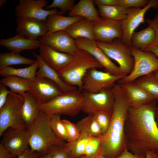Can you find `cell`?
<instances>
[{
	"label": "cell",
	"instance_id": "obj_14",
	"mask_svg": "<svg viewBox=\"0 0 158 158\" xmlns=\"http://www.w3.org/2000/svg\"><path fill=\"white\" fill-rule=\"evenodd\" d=\"M158 7V0H150L147 5L142 8H132L127 18L121 21L123 32L122 42L131 47V38L135 30L144 23V16L147 11L151 8Z\"/></svg>",
	"mask_w": 158,
	"mask_h": 158
},
{
	"label": "cell",
	"instance_id": "obj_47",
	"mask_svg": "<svg viewBox=\"0 0 158 158\" xmlns=\"http://www.w3.org/2000/svg\"><path fill=\"white\" fill-rule=\"evenodd\" d=\"M0 158H13L8 151L0 144Z\"/></svg>",
	"mask_w": 158,
	"mask_h": 158
},
{
	"label": "cell",
	"instance_id": "obj_10",
	"mask_svg": "<svg viewBox=\"0 0 158 158\" xmlns=\"http://www.w3.org/2000/svg\"><path fill=\"white\" fill-rule=\"evenodd\" d=\"M83 101L82 111L88 115L100 111L112 112L115 97L112 88L97 93L82 91Z\"/></svg>",
	"mask_w": 158,
	"mask_h": 158
},
{
	"label": "cell",
	"instance_id": "obj_32",
	"mask_svg": "<svg viewBox=\"0 0 158 158\" xmlns=\"http://www.w3.org/2000/svg\"><path fill=\"white\" fill-rule=\"evenodd\" d=\"M89 136L87 133L82 132L79 136L74 141L64 143V147L69 152L72 158H78L84 155Z\"/></svg>",
	"mask_w": 158,
	"mask_h": 158
},
{
	"label": "cell",
	"instance_id": "obj_18",
	"mask_svg": "<svg viewBox=\"0 0 158 158\" xmlns=\"http://www.w3.org/2000/svg\"><path fill=\"white\" fill-rule=\"evenodd\" d=\"M17 35L30 40H37L47 35L48 30L45 22L33 18L17 17Z\"/></svg>",
	"mask_w": 158,
	"mask_h": 158
},
{
	"label": "cell",
	"instance_id": "obj_5",
	"mask_svg": "<svg viewBox=\"0 0 158 158\" xmlns=\"http://www.w3.org/2000/svg\"><path fill=\"white\" fill-rule=\"evenodd\" d=\"M82 92L78 90L63 92L48 102L41 104L40 110L50 115L56 114L74 117L82 111Z\"/></svg>",
	"mask_w": 158,
	"mask_h": 158
},
{
	"label": "cell",
	"instance_id": "obj_6",
	"mask_svg": "<svg viewBox=\"0 0 158 158\" xmlns=\"http://www.w3.org/2000/svg\"><path fill=\"white\" fill-rule=\"evenodd\" d=\"M23 95L11 93L0 108V136L9 128L25 129L20 110L23 101Z\"/></svg>",
	"mask_w": 158,
	"mask_h": 158
},
{
	"label": "cell",
	"instance_id": "obj_48",
	"mask_svg": "<svg viewBox=\"0 0 158 158\" xmlns=\"http://www.w3.org/2000/svg\"><path fill=\"white\" fill-rule=\"evenodd\" d=\"M145 51L153 53L158 58V47L155 46H151L148 48Z\"/></svg>",
	"mask_w": 158,
	"mask_h": 158
},
{
	"label": "cell",
	"instance_id": "obj_30",
	"mask_svg": "<svg viewBox=\"0 0 158 158\" xmlns=\"http://www.w3.org/2000/svg\"><path fill=\"white\" fill-rule=\"evenodd\" d=\"M32 81L16 76L4 77L0 80V83L9 88L12 93L23 95L30 89Z\"/></svg>",
	"mask_w": 158,
	"mask_h": 158
},
{
	"label": "cell",
	"instance_id": "obj_54",
	"mask_svg": "<svg viewBox=\"0 0 158 158\" xmlns=\"http://www.w3.org/2000/svg\"><path fill=\"white\" fill-rule=\"evenodd\" d=\"M6 2H7L6 0H0V7L1 8Z\"/></svg>",
	"mask_w": 158,
	"mask_h": 158
},
{
	"label": "cell",
	"instance_id": "obj_41",
	"mask_svg": "<svg viewBox=\"0 0 158 158\" xmlns=\"http://www.w3.org/2000/svg\"><path fill=\"white\" fill-rule=\"evenodd\" d=\"M147 0H118L117 5L126 8H141L148 3Z\"/></svg>",
	"mask_w": 158,
	"mask_h": 158
},
{
	"label": "cell",
	"instance_id": "obj_51",
	"mask_svg": "<svg viewBox=\"0 0 158 158\" xmlns=\"http://www.w3.org/2000/svg\"><path fill=\"white\" fill-rule=\"evenodd\" d=\"M157 106L155 113V119L158 126V98L156 99Z\"/></svg>",
	"mask_w": 158,
	"mask_h": 158
},
{
	"label": "cell",
	"instance_id": "obj_20",
	"mask_svg": "<svg viewBox=\"0 0 158 158\" xmlns=\"http://www.w3.org/2000/svg\"><path fill=\"white\" fill-rule=\"evenodd\" d=\"M23 96L24 100L20 108V115L26 128L29 129L38 115L41 104L28 91Z\"/></svg>",
	"mask_w": 158,
	"mask_h": 158
},
{
	"label": "cell",
	"instance_id": "obj_39",
	"mask_svg": "<svg viewBox=\"0 0 158 158\" xmlns=\"http://www.w3.org/2000/svg\"><path fill=\"white\" fill-rule=\"evenodd\" d=\"M62 120L68 134L69 138L68 142H72L77 139L79 136L80 133L76 124L67 119Z\"/></svg>",
	"mask_w": 158,
	"mask_h": 158
},
{
	"label": "cell",
	"instance_id": "obj_52",
	"mask_svg": "<svg viewBox=\"0 0 158 158\" xmlns=\"http://www.w3.org/2000/svg\"><path fill=\"white\" fill-rule=\"evenodd\" d=\"M153 73L155 78L158 81V70L155 71Z\"/></svg>",
	"mask_w": 158,
	"mask_h": 158
},
{
	"label": "cell",
	"instance_id": "obj_28",
	"mask_svg": "<svg viewBox=\"0 0 158 158\" xmlns=\"http://www.w3.org/2000/svg\"><path fill=\"white\" fill-rule=\"evenodd\" d=\"M97 6L98 13L101 17L120 22L127 18L132 8L118 5Z\"/></svg>",
	"mask_w": 158,
	"mask_h": 158
},
{
	"label": "cell",
	"instance_id": "obj_44",
	"mask_svg": "<svg viewBox=\"0 0 158 158\" xmlns=\"http://www.w3.org/2000/svg\"><path fill=\"white\" fill-rule=\"evenodd\" d=\"M41 155L40 153L29 148L16 158H39Z\"/></svg>",
	"mask_w": 158,
	"mask_h": 158
},
{
	"label": "cell",
	"instance_id": "obj_24",
	"mask_svg": "<svg viewBox=\"0 0 158 158\" xmlns=\"http://www.w3.org/2000/svg\"><path fill=\"white\" fill-rule=\"evenodd\" d=\"M79 16H66L58 13L49 15L45 22L48 32L46 35L54 33L64 31L74 23L83 18Z\"/></svg>",
	"mask_w": 158,
	"mask_h": 158
},
{
	"label": "cell",
	"instance_id": "obj_22",
	"mask_svg": "<svg viewBox=\"0 0 158 158\" xmlns=\"http://www.w3.org/2000/svg\"><path fill=\"white\" fill-rule=\"evenodd\" d=\"M39 62L38 70L36 76L44 77L52 81L56 84L63 92L78 90L77 87L70 86L66 83L60 77L57 71L47 65L39 55L32 52Z\"/></svg>",
	"mask_w": 158,
	"mask_h": 158
},
{
	"label": "cell",
	"instance_id": "obj_43",
	"mask_svg": "<svg viewBox=\"0 0 158 158\" xmlns=\"http://www.w3.org/2000/svg\"><path fill=\"white\" fill-rule=\"evenodd\" d=\"M12 93L6 87V86L0 84V108L6 102L9 95Z\"/></svg>",
	"mask_w": 158,
	"mask_h": 158
},
{
	"label": "cell",
	"instance_id": "obj_55",
	"mask_svg": "<svg viewBox=\"0 0 158 158\" xmlns=\"http://www.w3.org/2000/svg\"><path fill=\"white\" fill-rule=\"evenodd\" d=\"M156 158H158V155L157 156V157Z\"/></svg>",
	"mask_w": 158,
	"mask_h": 158
},
{
	"label": "cell",
	"instance_id": "obj_42",
	"mask_svg": "<svg viewBox=\"0 0 158 158\" xmlns=\"http://www.w3.org/2000/svg\"><path fill=\"white\" fill-rule=\"evenodd\" d=\"M146 22L148 26L152 28L155 32V37L153 46L158 47V14L153 19H147Z\"/></svg>",
	"mask_w": 158,
	"mask_h": 158
},
{
	"label": "cell",
	"instance_id": "obj_7",
	"mask_svg": "<svg viewBox=\"0 0 158 158\" xmlns=\"http://www.w3.org/2000/svg\"><path fill=\"white\" fill-rule=\"evenodd\" d=\"M134 59L132 70L117 83L121 84L134 81L137 79L158 70V58L153 53L131 47Z\"/></svg>",
	"mask_w": 158,
	"mask_h": 158
},
{
	"label": "cell",
	"instance_id": "obj_17",
	"mask_svg": "<svg viewBox=\"0 0 158 158\" xmlns=\"http://www.w3.org/2000/svg\"><path fill=\"white\" fill-rule=\"evenodd\" d=\"M41 43L46 45L57 51L73 54L78 49L73 39L65 31L54 33L50 35L39 37Z\"/></svg>",
	"mask_w": 158,
	"mask_h": 158
},
{
	"label": "cell",
	"instance_id": "obj_34",
	"mask_svg": "<svg viewBox=\"0 0 158 158\" xmlns=\"http://www.w3.org/2000/svg\"><path fill=\"white\" fill-rule=\"evenodd\" d=\"M134 82L155 99L158 98V81L155 78L153 73L140 77Z\"/></svg>",
	"mask_w": 158,
	"mask_h": 158
},
{
	"label": "cell",
	"instance_id": "obj_13",
	"mask_svg": "<svg viewBox=\"0 0 158 158\" xmlns=\"http://www.w3.org/2000/svg\"><path fill=\"white\" fill-rule=\"evenodd\" d=\"M92 28L96 41L109 43L116 38L122 39L123 32L120 21L100 17L93 22Z\"/></svg>",
	"mask_w": 158,
	"mask_h": 158
},
{
	"label": "cell",
	"instance_id": "obj_15",
	"mask_svg": "<svg viewBox=\"0 0 158 158\" xmlns=\"http://www.w3.org/2000/svg\"><path fill=\"white\" fill-rule=\"evenodd\" d=\"M75 41L78 48L90 54L101 64L105 71L116 75L125 74L120 67L114 63L98 47L96 41L79 38Z\"/></svg>",
	"mask_w": 158,
	"mask_h": 158
},
{
	"label": "cell",
	"instance_id": "obj_11",
	"mask_svg": "<svg viewBox=\"0 0 158 158\" xmlns=\"http://www.w3.org/2000/svg\"><path fill=\"white\" fill-rule=\"evenodd\" d=\"M30 136L29 129L9 128L1 136L0 144L16 158L29 148Z\"/></svg>",
	"mask_w": 158,
	"mask_h": 158
},
{
	"label": "cell",
	"instance_id": "obj_9",
	"mask_svg": "<svg viewBox=\"0 0 158 158\" xmlns=\"http://www.w3.org/2000/svg\"><path fill=\"white\" fill-rule=\"evenodd\" d=\"M127 75H116L93 68L89 69L83 79V90L97 93L111 88Z\"/></svg>",
	"mask_w": 158,
	"mask_h": 158
},
{
	"label": "cell",
	"instance_id": "obj_23",
	"mask_svg": "<svg viewBox=\"0 0 158 158\" xmlns=\"http://www.w3.org/2000/svg\"><path fill=\"white\" fill-rule=\"evenodd\" d=\"M40 44L38 40H30L17 35L16 36L0 40V45L14 53H19L26 50L39 48Z\"/></svg>",
	"mask_w": 158,
	"mask_h": 158
},
{
	"label": "cell",
	"instance_id": "obj_49",
	"mask_svg": "<svg viewBox=\"0 0 158 158\" xmlns=\"http://www.w3.org/2000/svg\"><path fill=\"white\" fill-rule=\"evenodd\" d=\"M158 155L157 153L153 151H150L147 153L145 158H156Z\"/></svg>",
	"mask_w": 158,
	"mask_h": 158
},
{
	"label": "cell",
	"instance_id": "obj_2",
	"mask_svg": "<svg viewBox=\"0 0 158 158\" xmlns=\"http://www.w3.org/2000/svg\"><path fill=\"white\" fill-rule=\"evenodd\" d=\"M112 89L114 104L110 124L102 138L99 152L107 158H116L126 149L124 126L129 107L128 97L121 85L116 83Z\"/></svg>",
	"mask_w": 158,
	"mask_h": 158
},
{
	"label": "cell",
	"instance_id": "obj_12",
	"mask_svg": "<svg viewBox=\"0 0 158 158\" xmlns=\"http://www.w3.org/2000/svg\"><path fill=\"white\" fill-rule=\"evenodd\" d=\"M19 4L16 6L15 16L37 19L45 22L50 15L58 13L57 8L50 10L43 9L47 6L48 1L46 0H19Z\"/></svg>",
	"mask_w": 158,
	"mask_h": 158
},
{
	"label": "cell",
	"instance_id": "obj_19",
	"mask_svg": "<svg viewBox=\"0 0 158 158\" xmlns=\"http://www.w3.org/2000/svg\"><path fill=\"white\" fill-rule=\"evenodd\" d=\"M39 51L43 61L57 72L66 67L72 59V55L57 51L41 43Z\"/></svg>",
	"mask_w": 158,
	"mask_h": 158
},
{
	"label": "cell",
	"instance_id": "obj_36",
	"mask_svg": "<svg viewBox=\"0 0 158 158\" xmlns=\"http://www.w3.org/2000/svg\"><path fill=\"white\" fill-rule=\"evenodd\" d=\"M102 137L89 136L86 144L84 155L92 157L100 153Z\"/></svg>",
	"mask_w": 158,
	"mask_h": 158
},
{
	"label": "cell",
	"instance_id": "obj_35",
	"mask_svg": "<svg viewBox=\"0 0 158 158\" xmlns=\"http://www.w3.org/2000/svg\"><path fill=\"white\" fill-rule=\"evenodd\" d=\"M49 123L51 128L56 135L62 140L68 142V134L60 116L56 114L50 115Z\"/></svg>",
	"mask_w": 158,
	"mask_h": 158
},
{
	"label": "cell",
	"instance_id": "obj_38",
	"mask_svg": "<svg viewBox=\"0 0 158 158\" xmlns=\"http://www.w3.org/2000/svg\"><path fill=\"white\" fill-rule=\"evenodd\" d=\"M112 112L100 111L93 114L100 126L103 135L107 131L111 121Z\"/></svg>",
	"mask_w": 158,
	"mask_h": 158
},
{
	"label": "cell",
	"instance_id": "obj_4",
	"mask_svg": "<svg viewBox=\"0 0 158 158\" xmlns=\"http://www.w3.org/2000/svg\"><path fill=\"white\" fill-rule=\"evenodd\" d=\"M70 62L57 73L61 78L67 84L83 90V79L87 72L93 68L103 67L90 54L78 49L73 54Z\"/></svg>",
	"mask_w": 158,
	"mask_h": 158
},
{
	"label": "cell",
	"instance_id": "obj_40",
	"mask_svg": "<svg viewBox=\"0 0 158 158\" xmlns=\"http://www.w3.org/2000/svg\"><path fill=\"white\" fill-rule=\"evenodd\" d=\"M48 153L51 158H72L63 145L53 146Z\"/></svg>",
	"mask_w": 158,
	"mask_h": 158
},
{
	"label": "cell",
	"instance_id": "obj_45",
	"mask_svg": "<svg viewBox=\"0 0 158 158\" xmlns=\"http://www.w3.org/2000/svg\"><path fill=\"white\" fill-rule=\"evenodd\" d=\"M145 157L134 154L125 149L116 158H145Z\"/></svg>",
	"mask_w": 158,
	"mask_h": 158
},
{
	"label": "cell",
	"instance_id": "obj_25",
	"mask_svg": "<svg viewBox=\"0 0 158 158\" xmlns=\"http://www.w3.org/2000/svg\"><path fill=\"white\" fill-rule=\"evenodd\" d=\"M92 0H80L69 12V16H79L94 22L100 17Z\"/></svg>",
	"mask_w": 158,
	"mask_h": 158
},
{
	"label": "cell",
	"instance_id": "obj_31",
	"mask_svg": "<svg viewBox=\"0 0 158 158\" xmlns=\"http://www.w3.org/2000/svg\"><path fill=\"white\" fill-rule=\"evenodd\" d=\"M80 133L85 132L89 136L102 138L101 128L93 114L88 115L76 124Z\"/></svg>",
	"mask_w": 158,
	"mask_h": 158
},
{
	"label": "cell",
	"instance_id": "obj_53",
	"mask_svg": "<svg viewBox=\"0 0 158 158\" xmlns=\"http://www.w3.org/2000/svg\"><path fill=\"white\" fill-rule=\"evenodd\" d=\"M39 158H51V157L50 156V155L49 153L48 154L43 155H41L40 156V157Z\"/></svg>",
	"mask_w": 158,
	"mask_h": 158
},
{
	"label": "cell",
	"instance_id": "obj_29",
	"mask_svg": "<svg viewBox=\"0 0 158 158\" xmlns=\"http://www.w3.org/2000/svg\"><path fill=\"white\" fill-rule=\"evenodd\" d=\"M38 66L39 62L37 59L33 64L26 68H16L7 66L0 69V75L4 77L16 76L33 81L36 77V71Z\"/></svg>",
	"mask_w": 158,
	"mask_h": 158
},
{
	"label": "cell",
	"instance_id": "obj_26",
	"mask_svg": "<svg viewBox=\"0 0 158 158\" xmlns=\"http://www.w3.org/2000/svg\"><path fill=\"white\" fill-rule=\"evenodd\" d=\"M155 37L154 29L149 26L139 31L134 32L131 38V47L145 51L153 46Z\"/></svg>",
	"mask_w": 158,
	"mask_h": 158
},
{
	"label": "cell",
	"instance_id": "obj_21",
	"mask_svg": "<svg viewBox=\"0 0 158 158\" xmlns=\"http://www.w3.org/2000/svg\"><path fill=\"white\" fill-rule=\"evenodd\" d=\"M120 85L128 96L130 107L138 108L155 99L153 96L134 82Z\"/></svg>",
	"mask_w": 158,
	"mask_h": 158
},
{
	"label": "cell",
	"instance_id": "obj_33",
	"mask_svg": "<svg viewBox=\"0 0 158 158\" xmlns=\"http://www.w3.org/2000/svg\"><path fill=\"white\" fill-rule=\"evenodd\" d=\"M36 60L24 57L20 54L12 52L1 53L0 54V69L9 66L25 64L31 65Z\"/></svg>",
	"mask_w": 158,
	"mask_h": 158
},
{
	"label": "cell",
	"instance_id": "obj_27",
	"mask_svg": "<svg viewBox=\"0 0 158 158\" xmlns=\"http://www.w3.org/2000/svg\"><path fill=\"white\" fill-rule=\"evenodd\" d=\"M92 24L93 22L83 18L72 24L64 31L74 40L79 38H83L95 40Z\"/></svg>",
	"mask_w": 158,
	"mask_h": 158
},
{
	"label": "cell",
	"instance_id": "obj_46",
	"mask_svg": "<svg viewBox=\"0 0 158 158\" xmlns=\"http://www.w3.org/2000/svg\"><path fill=\"white\" fill-rule=\"evenodd\" d=\"M97 5L110 6L117 5L118 0H93Z\"/></svg>",
	"mask_w": 158,
	"mask_h": 158
},
{
	"label": "cell",
	"instance_id": "obj_8",
	"mask_svg": "<svg viewBox=\"0 0 158 158\" xmlns=\"http://www.w3.org/2000/svg\"><path fill=\"white\" fill-rule=\"evenodd\" d=\"M96 41L98 47L110 59L116 61L123 73L127 75L132 71L134 59L131 52V47L122 41H115L109 43Z\"/></svg>",
	"mask_w": 158,
	"mask_h": 158
},
{
	"label": "cell",
	"instance_id": "obj_50",
	"mask_svg": "<svg viewBox=\"0 0 158 158\" xmlns=\"http://www.w3.org/2000/svg\"><path fill=\"white\" fill-rule=\"evenodd\" d=\"M78 158H107L100 153L98 154L97 155L92 157H87L84 155L81 156Z\"/></svg>",
	"mask_w": 158,
	"mask_h": 158
},
{
	"label": "cell",
	"instance_id": "obj_37",
	"mask_svg": "<svg viewBox=\"0 0 158 158\" xmlns=\"http://www.w3.org/2000/svg\"><path fill=\"white\" fill-rule=\"evenodd\" d=\"M75 1V0H53L51 4L45 8L46 10L51 8H59L60 15H63L67 11L71 10Z\"/></svg>",
	"mask_w": 158,
	"mask_h": 158
},
{
	"label": "cell",
	"instance_id": "obj_3",
	"mask_svg": "<svg viewBox=\"0 0 158 158\" xmlns=\"http://www.w3.org/2000/svg\"><path fill=\"white\" fill-rule=\"evenodd\" d=\"M50 116L48 114L40 110L29 129L30 148L42 155L48 154L53 146L63 145L65 143L56 135L52 130L49 123Z\"/></svg>",
	"mask_w": 158,
	"mask_h": 158
},
{
	"label": "cell",
	"instance_id": "obj_16",
	"mask_svg": "<svg viewBox=\"0 0 158 158\" xmlns=\"http://www.w3.org/2000/svg\"><path fill=\"white\" fill-rule=\"evenodd\" d=\"M30 93L41 104L48 102L62 93L60 87L51 80L36 76L30 83Z\"/></svg>",
	"mask_w": 158,
	"mask_h": 158
},
{
	"label": "cell",
	"instance_id": "obj_1",
	"mask_svg": "<svg viewBox=\"0 0 158 158\" xmlns=\"http://www.w3.org/2000/svg\"><path fill=\"white\" fill-rule=\"evenodd\" d=\"M156 99L138 108L129 107L125 121V148L132 153L145 156L158 152V126L155 119Z\"/></svg>",
	"mask_w": 158,
	"mask_h": 158
}]
</instances>
